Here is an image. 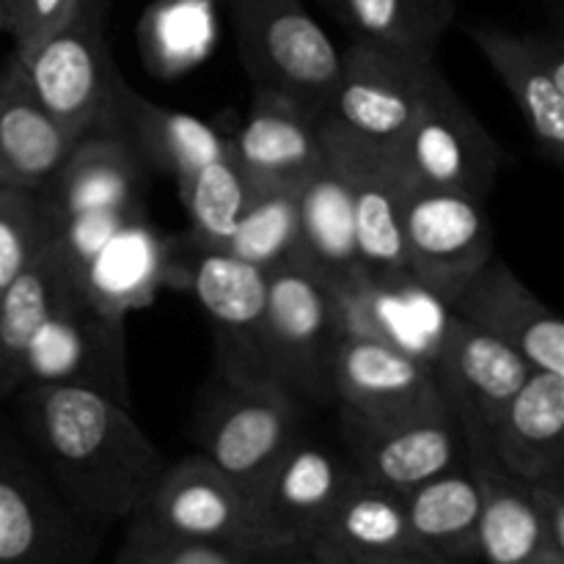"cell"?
Masks as SVG:
<instances>
[{"label": "cell", "mask_w": 564, "mask_h": 564, "mask_svg": "<svg viewBox=\"0 0 564 564\" xmlns=\"http://www.w3.org/2000/svg\"><path fill=\"white\" fill-rule=\"evenodd\" d=\"M22 422L50 482L94 527L130 521L165 463L124 402L64 383H25Z\"/></svg>", "instance_id": "1"}, {"label": "cell", "mask_w": 564, "mask_h": 564, "mask_svg": "<svg viewBox=\"0 0 564 564\" xmlns=\"http://www.w3.org/2000/svg\"><path fill=\"white\" fill-rule=\"evenodd\" d=\"M138 165L130 143L97 132L77 143L53 180L36 193L50 242L61 248L77 284L99 248L138 218Z\"/></svg>", "instance_id": "2"}, {"label": "cell", "mask_w": 564, "mask_h": 564, "mask_svg": "<svg viewBox=\"0 0 564 564\" xmlns=\"http://www.w3.org/2000/svg\"><path fill=\"white\" fill-rule=\"evenodd\" d=\"M345 328L341 295L301 262L268 273L259 378L284 386L297 400L330 402V369Z\"/></svg>", "instance_id": "3"}, {"label": "cell", "mask_w": 564, "mask_h": 564, "mask_svg": "<svg viewBox=\"0 0 564 564\" xmlns=\"http://www.w3.org/2000/svg\"><path fill=\"white\" fill-rule=\"evenodd\" d=\"M105 17L108 0H80L64 28L28 55H14L33 97L75 141L110 132L127 88L110 58Z\"/></svg>", "instance_id": "4"}, {"label": "cell", "mask_w": 564, "mask_h": 564, "mask_svg": "<svg viewBox=\"0 0 564 564\" xmlns=\"http://www.w3.org/2000/svg\"><path fill=\"white\" fill-rule=\"evenodd\" d=\"M253 88L281 94L314 116L330 110L341 53L303 0H229Z\"/></svg>", "instance_id": "5"}, {"label": "cell", "mask_w": 564, "mask_h": 564, "mask_svg": "<svg viewBox=\"0 0 564 564\" xmlns=\"http://www.w3.org/2000/svg\"><path fill=\"white\" fill-rule=\"evenodd\" d=\"M330 402L341 427H397L452 411L433 364L408 347L367 334H345L330 369Z\"/></svg>", "instance_id": "6"}, {"label": "cell", "mask_w": 564, "mask_h": 564, "mask_svg": "<svg viewBox=\"0 0 564 564\" xmlns=\"http://www.w3.org/2000/svg\"><path fill=\"white\" fill-rule=\"evenodd\" d=\"M301 402L273 380L224 375L198 416L202 455L248 496L301 438Z\"/></svg>", "instance_id": "7"}, {"label": "cell", "mask_w": 564, "mask_h": 564, "mask_svg": "<svg viewBox=\"0 0 564 564\" xmlns=\"http://www.w3.org/2000/svg\"><path fill=\"white\" fill-rule=\"evenodd\" d=\"M319 135L325 152L339 165L350 187L356 251L367 281H411L402 246V198L411 180L394 147L356 135L330 113L319 116Z\"/></svg>", "instance_id": "8"}, {"label": "cell", "mask_w": 564, "mask_h": 564, "mask_svg": "<svg viewBox=\"0 0 564 564\" xmlns=\"http://www.w3.org/2000/svg\"><path fill=\"white\" fill-rule=\"evenodd\" d=\"M352 479L347 457L301 435L248 494L251 549L270 554L314 543Z\"/></svg>", "instance_id": "9"}, {"label": "cell", "mask_w": 564, "mask_h": 564, "mask_svg": "<svg viewBox=\"0 0 564 564\" xmlns=\"http://www.w3.org/2000/svg\"><path fill=\"white\" fill-rule=\"evenodd\" d=\"M402 246L413 284L446 303L494 257L485 198L411 182L402 198Z\"/></svg>", "instance_id": "10"}, {"label": "cell", "mask_w": 564, "mask_h": 564, "mask_svg": "<svg viewBox=\"0 0 564 564\" xmlns=\"http://www.w3.org/2000/svg\"><path fill=\"white\" fill-rule=\"evenodd\" d=\"M394 152L413 185L485 198L501 165V149L449 83L435 72L411 127Z\"/></svg>", "instance_id": "11"}, {"label": "cell", "mask_w": 564, "mask_h": 564, "mask_svg": "<svg viewBox=\"0 0 564 564\" xmlns=\"http://www.w3.org/2000/svg\"><path fill=\"white\" fill-rule=\"evenodd\" d=\"M435 72V58L356 36L341 53L328 113L356 135L394 147L411 127Z\"/></svg>", "instance_id": "12"}, {"label": "cell", "mask_w": 564, "mask_h": 564, "mask_svg": "<svg viewBox=\"0 0 564 564\" xmlns=\"http://www.w3.org/2000/svg\"><path fill=\"white\" fill-rule=\"evenodd\" d=\"M97 529L50 477L0 457V564H88L97 554Z\"/></svg>", "instance_id": "13"}, {"label": "cell", "mask_w": 564, "mask_h": 564, "mask_svg": "<svg viewBox=\"0 0 564 564\" xmlns=\"http://www.w3.org/2000/svg\"><path fill=\"white\" fill-rule=\"evenodd\" d=\"M25 383L86 386L124 402V336L121 317L99 308L86 292H75L44 323L22 364Z\"/></svg>", "instance_id": "14"}, {"label": "cell", "mask_w": 564, "mask_h": 564, "mask_svg": "<svg viewBox=\"0 0 564 564\" xmlns=\"http://www.w3.org/2000/svg\"><path fill=\"white\" fill-rule=\"evenodd\" d=\"M430 364L460 427L474 430L482 441L507 402L534 372L521 352L455 314L441 328Z\"/></svg>", "instance_id": "15"}, {"label": "cell", "mask_w": 564, "mask_h": 564, "mask_svg": "<svg viewBox=\"0 0 564 564\" xmlns=\"http://www.w3.org/2000/svg\"><path fill=\"white\" fill-rule=\"evenodd\" d=\"M471 42L516 99L538 152L564 165V44L545 33H512L496 25L471 28Z\"/></svg>", "instance_id": "16"}, {"label": "cell", "mask_w": 564, "mask_h": 564, "mask_svg": "<svg viewBox=\"0 0 564 564\" xmlns=\"http://www.w3.org/2000/svg\"><path fill=\"white\" fill-rule=\"evenodd\" d=\"M182 279L215 323L224 375L259 378L257 341L268 301V270L226 248L198 246L191 240L182 257Z\"/></svg>", "instance_id": "17"}, {"label": "cell", "mask_w": 564, "mask_h": 564, "mask_svg": "<svg viewBox=\"0 0 564 564\" xmlns=\"http://www.w3.org/2000/svg\"><path fill=\"white\" fill-rule=\"evenodd\" d=\"M452 314L521 352L532 369L564 375V323L501 259L490 257L446 301Z\"/></svg>", "instance_id": "18"}, {"label": "cell", "mask_w": 564, "mask_h": 564, "mask_svg": "<svg viewBox=\"0 0 564 564\" xmlns=\"http://www.w3.org/2000/svg\"><path fill=\"white\" fill-rule=\"evenodd\" d=\"M138 516L180 538L251 549L248 496L202 452L165 466Z\"/></svg>", "instance_id": "19"}, {"label": "cell", "mask_w": 564, "mask_h": 564, "mask_svg": "<svg viewBox=\"0 0 564 564\" xmlns=\"http://www.w3.org/2000/svg\"><path fill=\"white\" fill-rule=\"evenodd\" d=\"M229 154L251 191L297 187L323 163L319 116L281 94L253 88V102L240 132L229 138Z\"/></svg>", "instance_id": "20"}, {"label": "cell", "mask_w": 564, "mask_h": 564, "mask_svg": "<svg viewBox=\"0 0 564 564\" xmlns=\"http://www.w3.org/2000/svg\"><path fill=\"white\" fill-rule=\"evenodd\" d=\"M341 435L356 477L400 496L468 463L463 427L452 411L397 427H341Z\"/></svg>", "instance_id": "21"}, {"label": "cell", "mask_w": 564, "mask_h": 564, "mask_svg": "<svg viewBox=\"0 0 564 564\" xmlns=\"http://www.w3.org/2000/svg\"><path fill=\"white\" fill-rule=\"evenodd\" d=\"M485 446L521 482L564 474V375L534 369L490 424Z\"/></svg>", "instance_id": "22"}, {"label": "cell", "mask_w": 564, "mask_h": 564, "mask_svg": "<svg viewBox=\"0 0 564 564\" xmlns=\"http://www.w3.org/2000/svg\"><path fill=\"white\" fill-rule=\"evenodd\" d=\"M295 262L319 275L339 295H352L369 284L356 251L350 187L328 152L312 176L297 187Z\"/></svg>", "instance_id": "23"}, {"label": "cell", "mask_w": 564, "mask_h": 564, "mask_svg": "<svg viewBox=\"0 0 564 564\" xmlns=\"http://www.w3.org/2000/svg\"><path fill=\"white\" fill-rule=\"evenodd\" d=\"M468 468L482 494L479 512V562L482 564H564V551L545 534L527 485L496 466L488 446L466 438Z\"/></svg>", "instance_id": "24"}, {"label": "cell", "mask_w": 564, "mask_h": 564, "mask_svg": "<svg viewBox=\"0 0 564 564\" xmlns=\"http://www.w3.org/2000/svg\"><path fill=\"white\" fill-rule=\"evenodd\" d=\"M77 143L33 97L11 55L0 69V185L39 193Z\"/></svg>", "instance_id": "25"}, {"label": "cell", "mask_w": 564, "mask_h": 564, "mask_svg": "<svg viewBox=\"0 0 564 564\" xmlns=\"http://www.w3.org/2000/svg\"><path fill=\"white\" fill-rule=\"evenodd\" d=\"M110 132L174 176L176 187L185 185L198 169L229 154V138L215 132L207 121L149 102L132 88L121 91Z\"/></svg>", "instance_id": "26"}, {"label": "cell", "mask_w": 564, "mask_h": 564, "mask_svg": "<svg viewBox=\"0 0 564 564\" xmlns=\"http://www.w3.org/2000/svg\"><path fill=\"white\" fill-rule=\"evenodd\" d=\"M75 292H80V284L69 262L47 240L0 301V397L20 389L28 347Z\"/></svg>", "instance_id": "27"}, {"label": "cell", "mask_w": 564, "mask_h": 564, "mask_svg": "<svg viewBox=\"0 0 564 564\" xmlns=\"http://www.w3.org/2000/svg\"><path fill=\"white\" fill-rule=\"evenodd\" d=\"M413 551L455 564L479 562L482 494L471 468L457 466L402 496Z\"/></svg>", "instance_id": "28"}, {"label": "cell", "mask_w": 564, "mask_h": 564, "mask_svg": "<svg viewBox=\"0 0 564 564\" xmlns=\"http://www.w3.org/2000/svg\"><path fill=\"white\" fill-rule=\"evenodd\" d=\"M314 543L328 545L347 562L413 551L402 496L356 477L336 501L323 534Z\"/></svg>", "instance_id": "29"}, {"label": "cell", "mask_w": 564, "mask_h": 564, "mask_svg": "<svg viewBox=\"0 0 564 564\" xmlns=\"http://www.w3.org/2000/svg\"><path fill=\"white\" fill-rule=\"evenodd\" d=\"M356 36L435 58L441 36L455 20L457 0H330Z\"/></svg>", "instance_id": "30"}, {"label": "cell", "mask_w": 564, "mask_h": 564, "mask_svg": "<svg viewBox=\"0 0 564 564\" xmlns=\"http://www.w3.org/2000/svg\"><path fill=\"white\" fill-rule=\"evenodd\" d=\"M226 251L262 270H275L297 257V191L268 187L251 191L231 231Z\"/></svg>", "instance_id": "31"}, {"label": "cell", "mask_w": 564, "mask_h": 564, "mask_svg": "<svg viewBox=\"0 0 564 564\" xmlns=\"http://www.w3.org/2000/svg\"><path fill=\"white\" fill-rule=\"evenodd\" d=\"M215 42V0H158L143 14L141 44L160 72H182Z\"/></svg>", "instance_id": "32"}, {"label": "cell", "mask_w": 564, "mask_h": 564, "mask_svg": "<svg viewBox=\"0 0 564 564\" xmlns=\"http://www.w3.org/2000/svg\"><path fill=\"white\" fill-rule=\"evenodd\" d=\"M185 202L187 218H191L193 242L209 248H224L246 209L251 187L246 176L235 165L231 154L213 160L198 169L185 185L180 187Z\"/></svg>", "instance_id": "33"}, {"label": "cell", "mask_w": 564, "mask_h": 564, "mask_svg": "<svg viewBox=\"0 0 564 564\" xmlns=\"http://www.w3.org/2000/svg\"><path fill=\"white\" fill-rule=\"evenodd\" d=\"M113 564H262V554L237 545L180 538L135 512Z\"/></svg>", "instance_id": "34"}, {"label": "cell", "mask_w": 564, "mask_h": 564, "mask_svg": "<svg viewBox=\"0 0 564 564\" xmlns=\"http://www.w3.org/2000/svg\"><path fill=\"white\" fill-rule=\"evenodd\" d=\"M47 240V220L36 193L0 185V301Z\"/></svg>", "instance_id": "35"}, {"label": "cell", "mask_w": 564, "mask_h": 564, "mask_svg": "<svg viewBox=\"0 0 564 564\" xmlns=\"http://www.w3.org/2000/svg\"><path fill=\"white\" fill-rule=\"evenodd\" d=\"M80 0H6V33L14 55H28L75 17Z\"/></svg>", "instance_id": "36"}, {"label": "cell", "mask_w": 564, "mask_h": 564, "mask_svg": "<svg viewBox=\"0 0 564 564\" xmlns=\"http://www.w3.org/2000/svg\"><path fill=\"white\" fill-rule=\"evenodd\" d=\"M523 485H527L529 501H532L549 540L556 549L564 551V474Z\"/></svg>", "instance_id": "37"}, {"label": "cell", "mask_w": 564, "mask_h": 564, "mask_svg": "<svg viewBox=\"0 0 564 564\" xmlns=\"http://www.w3.org/2000/svg\"><path fill=\"white\" fill-rule=\"evenodd\" d=\"M262 564H350L345 556L336 554L334 549L323 543H308L301 549H286V551H270L262 554Z\"/></svg>", "instance_id": "38"}, {"label": "cell", "mask_w": 564, "mask_h": 564, "mask_svg": "<svg viewBox=\"0 0 564 564\" xmlns=\"http://www.w3.org/2000/svg\"><path fill=\"white\" fill-rule=\"evenodd\" d=\"M350 564H455V562L438 560V556L422 554V551H405V554L380 556V560H361V562H350Z\"/></svg>", "instance_id": "39"}, {"label": "cell", "mask_w": 564, "mask_h": 564, "mask_svg": "<svg viewBox=\"0 0 564 564\" xmlns=\"http://www.w3.org/2000/svg\"><path fill=\"white\" fill-rule=\"evenodd\" d=\"M0 31L6 33V0H0Z\"/></svg>", "instance_id": "40"}, {"label": "cell", "mask_w": 564, "mask_h": 564, "mask_svg": "<svg viewBox=\"0 0 564 564\" xmlns=\"http://www.w3.org/2000/svg\"><path fill=\"white\" fill-rule=\"evenodd\" d=\"M323 3H330V0H323Z\"/></svg>", "instance_id": "41"}]
</instances>
